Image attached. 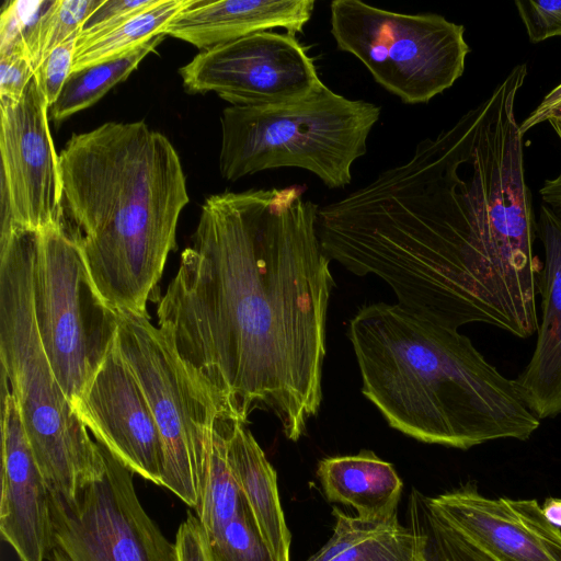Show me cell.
Listing matches in <instances>:
<instances>
[{"label": "cell", "mask_w": 561, "mask_h": 561, "mask_svg": "<svg viewBox=\"0 0 561 561\" xmlns=\"http://www.w3.org/2000/svg\"><path fill=\"white\" fill-rule=\"evenodd\" d=\"M62 225L116 311L147 313L190 198L178 151L145 122L73 134L59 154Z\"/></svg>", "instance_id": "cell-3"}, {"label": "cell", "mask_w": 561, "mask_h": 561, "mask_svg": "<svg viewBox=\"0 0 561 561\" xmlns=\"http://www.w3.org/2000/svg\"><path fill=\"white\" fill-rule=\"evenodd\" d=\"M317 474L327 499L352 506L358 517L381 519L397 514L402 480L390 462L371 450L323 458Z\"/></svg>", "instance_id": "cell-19"}, {"label": "cell", "mask_w": 561, "mask_h": 561, "mask_svg": "<svg viewBox=\"0 0 561 561\" xmlns=\"http://www.w3.org/2000/svg\"><path fill=\"white\" fill-rule=\"evenodd\" d=\"M104 0L47 1L24 35L25 53L33 70L59 45L80 35L89 16Z\"/></svg>", "instance_id": "cell-24"}, {"label": "cell", "mask_w": 561, "mask_h": 561, "mask_svg": "<svg viewBox=\"0 0 561 561\" xmlns=\"http://www.w3.org/2000/svg\"><path fill=\"white\" fill-rule=\"evenodd\" d=\"M72 409L80 421L128 470L162 486L163 450L147 398L116 337Z\"/></svg>", "instance_id": "cell-14"}, {"label": "cell", "mask_w": 561, "mask_h": 561, "mask_svg": "<svg viewBox=\"0 0 561 561\" xmlns=\"http://www.w3.org/2000/svg\"><path fill=\"white\" fill-rule=\"evenodd\" d=\"M515 7L531 43L561 37V0H516Z\"/></svg>", "instance_id": "cell-28"}, {"label": "cell", "mask_w": 561, "mask_h": 561, "mask_svg": "<svg viewBox=\"0 0 561 561\" xmlns=\"http://www.w3.org/2000/svg\"><path fill=\"white\" fill-rule=\"evenodd\" d=\"M526 77L515 66L408 161L319 206L327 256L381 278L399 305L449 328L538 331L536 220L516 118Z\"/></svg>", "instance_id": "cell-1"}, {"label": "cell", "mask_w": 561, "mask_h": 561, "mask_svg": "<svg viewBox=\"0 0 561 561\" xmlns=\"http://www.w3.org/2000/svg\"><path fill=\"white\" fill-rule=\"evenodd\" d=\"M117 312L118 347L147 398L160 433L162 486L195 508L216 421L225 409L149 316Z\"/></svg>", "instance_id": "cell-9"}, {"label": "cell", "mask_w": 561, "mask_h": 561, "mask_svg": "<svg viewBox=\"0 0 561 561\" xmlns=\"http://www.w3.org/2000/svg\"><path fill=\"white\" fill-rule=\"evenodd\" d=\"M193 0H150L87 36H78L72 71L125 56L163 33Z\"/></svg>", "instance_id": "cell-21"}, {"label": "cell", "mask_w": 561, "mask_h": 561, "mask_svg": "<svg viewBox=\"0 0 561 561\" xmlns=\"http://www.w3.org/2000/svg\"><path fill=\"white\" fill-rule=\"evenodd\" d=\"M47 1H8L0 18V55L24 47V35Z\"/></svg>", "instance_id": "cell-27"}, {"label": "cell", "mask_w": 561, "mask_h": 561, "mask_svg": "<svg viewBox=\"0 0 561 561\" xmlns=\"http://www.w3.org/2000/svg\"><path fill=\"white\" fill-rule=\"evenodd\" d=\"M559 105H561V83L549 91L528 117L519 123L520 133L525 135L535 126L546 122L550 112Z\"/></svg>", "instance_id": "cell-32"}, {"label": "cell", "mask_w": 561, "mask_h": 561, "mask_svg": "<svg viewBox=\"0 0 561 561\" xmlns=\"http://www.w3.org/2000/svg\"><path fill=\"white\" fill-rule=\"evenodd\" d=\"M305 190L209 196L157 308L160 331L221 408L247 422L270 412L293 442L322 401L334 286Z\"/></svg>", "instance_id": "cell-2"}, {"label": "cell", "mask_w": 561, "mask_h": 561, "mask_svg": "<svg viewBox=\"0 0 561 561\" xmlns=\"http://www.w3.org/2000/svg\"><path fill=\"white\" fill-rule=\"evenodd\" d=\"M36 230L0 236V358L49 494L75 499L105 469L102 445L75 413L45 352L33 306Z\"/></svg>", "instance_id": "cell-5"}, {"label": "cell", "mask_w": 561, "mask_h": 561, "mask_svg": "<svg viewBox=\"0 0 561 561\" xmlns=\"http://www.w3.org/2000/svg\"><path fill=\"white\" fill-rule=\"evenodd\" d=\"M34 77L24 48L0 55V101H16Z\"/></svg>", "instance_id": "cell-29"}, {"label": "cell", "mask_w": 561, "mask_h": 561, "mask_svg": "<svg viewBox=\"0 0 561 561\" xmlns=\"http://www.w3.org/2000/svg\"><path fill=\"white\" fill-rule=\"evenodd\" d=\"M78 36H72L56 47L34 72L49 108L57 101L72 71Z\"/></svg>", "instance_id": "cell-26"}, {"label": "cell", "mask_w": 561, "mask_h": 561, "mask_svg": "<svg viewBox=\"0 0 561 561\" xmlns=\"http://www.w3.org/2000/svg\"><path fill=\"white\" fill-rule=\"evenodd\" d=\"M236 416L222 410L216 421L202 474L199 500L194 508L209 539L214 538L247 505L228 451L231 422Z\"/></svg>", "instance_id": "cell-22"}, {"label": "cell", "mask_w": 561, "mask_h": 561, "mask_svg": "<svg viewBox=\"0 0 561 561\" xmlns=\"http://www.w3.org/2000/svg\"><path fill=\"white\" fill-rule=\"evenodd\" d=\"M313 9V0H193L162 34L206 50L274 28L302 33Z\"/></svg>", "instance_id": "cell-17"}, {"label": "cell", "mask_w": 561, "mask_h": 561, "mask_svg": "<svg viewBox=\"0 0 561 561\" xmlns=\"http://www.w3.org/2000/svg\"><path fill=\"white\" fill-rule=\"evenodd\" d=\"M174 543L178 561H217L206 529L190 511L178 528Z\"/></svg>", "instance_id": "cell-30"}, {"label": "cell", "mask_w": 561, "mask_h": 561, "mask_svg": "<svg viewBox=\"0 0 561 561\" xmlns=\"http://www.w3.org/2000/svg\"><path fill=\"white\" fill-rule=\"evenodd\" d=\"M331 34L374 80L405 104L430 102L462 76L465 27L436 13L405 14L359 0L330 4Z\"/></svg>", "instance_id": "cell-7"}, {"label": "cell", "mask_w": 561, "mask_h": 561, "mask_svg": "<svg viewBox=\"0 0 561 561\" xmlns=\"http://www.w3.org/2000/svg\"><path fill=\"white\" fill-rule=\"evenodd\" d=\"M228 451L240 491L262 538L276 561H290L291 534L280 505L276 471L248 422L239 416L231 422Z\"/></svg>", "instance_id": "cell-18"}, {"label": "cell", "mask_w": 561, "mask_h": 561, "mask_svg": "<svg viewBox=\"0 0 561 561\" xmlns=\"http://www.w3.org/2000/svg\"><path fill=\"white\" fill-rule=\"evenodd\" d=\"M33 306L45 352L72 407L116 337L118 312L96 290L79 243L61 224L36 230Z\"/></svg>", "instance_id": "cell-8"}, {"label": "cell", "mask_w": 561, "mask_h": 561, "mask_svg": "<svg viewBox=\"0 0 561 561\" xmlns=\"http://www.w3.org/2000/svg\"><path fill=\"white\" fill-rule=\"evenodd\" d=\"M0 108L1 227L62 225L59 156L48 126L49 107L35 77L19 100L0 101Z\"/></svg>", "instance_id": "cell-13"}, {"label": "cell", "mask_w": 561, "mask_h": 561, "mask_svg": "<svg viewBox=\"0 0 561 561\" xmlns=\"http://www.w3.org/2000/svg\"><path fill=\"white\" fill-rule=\"evenodd\" d=\"M164 37V34H160L125 56L71 71L57 101L50 107L53 119L64 121L93 105L114 85L124 81Z\"/></svg>", "instance_id": "cell-23"}, {"label": "cell", "mask_w": 561, "mask_h": 561, "mask_svg": "<svg viewBox=\"0 0 561 561\" xmlns=\"http://www.w3.org/2000/svg\"><path fill=\"white\" fill-rule=\"evenodd\" d=\"M539 194L542 204L561 218V173L554 179L546 180Z\"/></svg>", "instance_id": "cell-33"}, {"label": "cell", "mask_w": 561, "mask_h": 561, "mask_svg": "<svg viewBox=\"0 0 561 561\" xmlns=\"http://www.w3.org/2000/svg\"><path fill=\"white\" fill-rule=\"evenodd\" d=\"M348 339L363 394L394 430L458 449L528 439L540 420L515 380L503 376L458 329L399 304L363 306Z\"/></svg>", "instance_id": "cell-4"}, {"label": "cell", "mask_w": 561, "mask_h": 561, "mask_svg": "<svg viewBox=\"0 0 561 561\" xmlns=\"http://www.w3.org/2000/svg\"><path fill=\"white\" fill-rule=\"evenodd\" d=\"M412 511L427 561H561V529L535 499L488 497L470 482Z\"/></svg>", "instance_id": "cell-10"}, {"label": "cell", "mask_w": 561, "mask_h": 561, "mask_svg": "<svg viewBox=\"0 0 561 561\" xmlns=\"http://www.w3.org/2000/svg\"><path fill=\"white\" fill-rule=\"evenodd\" d=\"M179 73L188 92H215L237 106L294 102L323 84L297 37L272 31L201 50Z\"/></svg>", "instance_id": "cell-12"}, {"label": "cell", "mask_w": 561, "mask_h": 561, "mask_svg": "<svg viewBox=\"0 0 561 561\" xmlns=\"http://www.w3.org/2000/svg\"><path fill=\"white\" fill-rule=\"evenodd\" d=\"M542 514L547 520L561 529V499L549 496L545 500L541 506Z\"/></svg>", "instance_id": "cell-34"}, {"label": "cell", "mask_w": 561, "mask_h": 561, "mask_svg": "<svg viewBox=\"0 0 561 561\" xmlns=\"http://www.w3.org/2000/svg\"><path fill=\"white\" fill-rule=\"evenodd\" d=\"M332 514L331 537L306 561H427L426 537L400 524L397 514L367 519L337 507Z\"/></svg>", "instance_id": "cell-20"}, {"label": "cell", "mask_w": 561, "mask_h": 561, "mask_svg": "<svg viewBox=\"0 0 561 561\" xmlns=\"http://www.w3.org/2000/svg\"><path fill=\"white\" fill-rule=\"evenodd\" d=\"M536 233L545 251L537 282L542 319L535 352L515 381L541 420L561 413V218L545 204L539 208Z\"/></svg>", "instance_id": "cell-16"}, {"label": "cell", "mask_w": 561, "mask_h": 561, "mask_svg": "<svg viewBox=\"0 0 561 561\" xmlns=\"http://www.w3.org/2000/svg\"><path fill=\"white\" fill-rule=\"evenodd\" d=\"M103 476L75 499L49 494L46 561H178L172 543L139 501L133 472L103 445Z\"/></svg>", "instance_id": "cell-11"}, {"label": "cell", "mask_w": 561, "mask_h": 561, "mask_svg": "<svg viewBox=\"0 0 561 561\" xmlns=\"http://www.w3.org/2000/svg\"><path fill=\"white\" fill-rule=\"evenodd\" d=\"M150 0H104L89 16L79 36H87L100 27L149 3Z\"/></svg>", "instance_id": "cell-31"}, {"label": "cell", "mask_w": 561, "mask_h": 561, "mask_svg": "<svg viewBox=\"0 0 561 561\" xmlns=\"http://www.w3.org/2000/svg\"><path fill=\"white\" fill-rule=\"evenodd\" d=\"M380 113L378 105L347 99L324 83L294 102L230 105L220 117V173L236 181L264 170L299 168L330 188L344 187Z\"/></svg>", "instance_id": "cell-6"}, {"label": "cell", "mask_w": 561, "mask_h": 561, "mask_svg": "<svg viewBox=\"0 0 561 561\" xmlns=\"http://www.w3.org/2000/svg\"><path fill=\"white\" fill-rule=\"evenodd\" d=\"M0 533L20 561H46L51 523L49 492L2 374Z\"/></svg>", "instance_id": "cell-15"}, {"label": "cell", "mask_w": 561, "mask_h": 561, "mask_svg": "<svg viewBox=\"0 0 561 561\" xmlns=\"http://www.w3.org/2000/svg\"><path fill=\"white\" fill-rule=\"evenodd\" d=\"M210 545L217 561H276L248 504L210 538Z\"/></svg>", "instance_id": "cell-25"}]
</instances>
